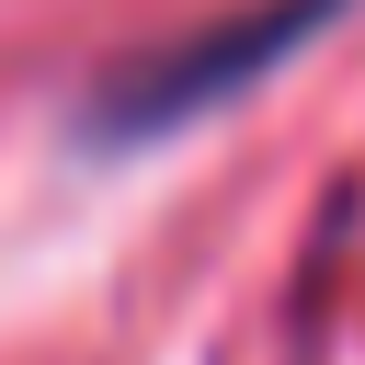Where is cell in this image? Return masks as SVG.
Segmentation results:
<instances>
[{
  "mask_svg": "<svg viewBox=\"0 0 365 365\" xmlns=\"http://www.w3.org/2000/svg\"><path fill=\"white\" fill-rule=\"evenodd\" d=\"M331 0H262V11H240V23H194L182 46H148V57H125V68H103V125L125 137H148V125H171V114H194V103H217L228 80H251L262 57H285L308 23H319Z\"/></svg>",
  "mask_w": 365,
  "mask_h": 365,
  "instance_id": "cell-1",
  "label": "cell"
}]
</instances>
